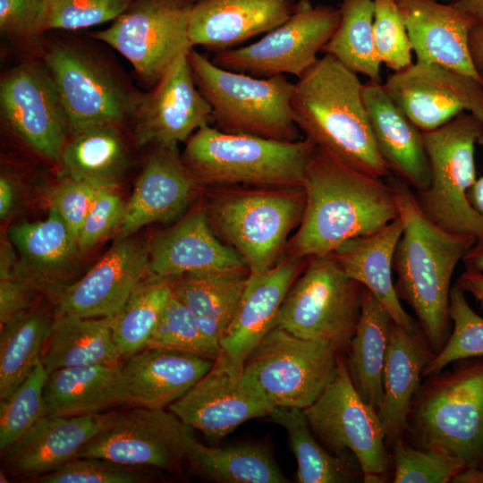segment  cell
<instances>
[{"mask_svg": "<svg viewBox=\"0 0 483 483\" xmlns=\"http://www.w3.org/2000/svg\"><path fill=\"white\" fill-rule=\"evenodd\" d=\"M305 206L293 238L294 257L331 254L352 238L377 232L399 217L383 178L364 174L316 146L307 166Z\"/></svg>", "mask_w": 483, "mask_h": 483, "instance_id": "obj_1", "label": "cell"}, {"mask_svg": "<svg viewBox=\"0 0 483 483\" xmlns=\"http://www.w3.org/2000/svg\"><path fill=\"white\" fill-rule=\"evenodd\" d=\"M402 225L393 258L397 275L394 289L414 311L435 353L446 343L453 327L449 297L453 273L476 236L447 232L419 208L411 188L391 174L386 177Z\"/></svg>", "mask_w": 483, "mask_h": 483, "instance_id": "obj_2", "label": "cell"}, {"mask_svg": "<svg viewBox=\"0 0 483 483\" xmlns=\"http://www.w3.org/2000/svg\"><path fill=\"white\" fill-rule=\"evenodd\" d=\"M357 73L324 55L293 83L292 118L318 147L369 175L390 170L377 149Z\"/></svg>", "mask_w": 483, "mask_h": 483, "instance_id": "obj_3", "label": "cell"}, {"mask_svg": "<svg viewBox=\"0 0 483 483\" xmlns=\"http://www.w3.org/2000/svg\"><path fill=\"white\" fill-rule=\"evenodd\" d=\"M408 443L483 467V357L424 377L406 418Z\"/></svg>", "mask_w": 483, "mask_h": 483, "instance_id": "obj_4", "label": "cell"}, {"mask_svg": "<svg viewBox=\"0 0 483 483\" xmlns=\"http://www.w3.org/2000/svg\"><path fill=\"white\" fill-rule=\"evenodd\" d=\"M316 145L219 131L209 124L186 140L182 161L195 181L302 188Z\"/></svg>", "mask_w": 483, "mask_h": 483, "instance_id": "obj_5", "label": "cell"}, {"mask_svg": "<svg viewBox=\"0 0 483 483\" xmlns=\"http://www.w3.org/2000/svg\"><path fill=\"white\" fill-rule=\"evenodd\" d=\"M41 59L62 103L70 136L102 123H130L140 91L89 44L55 39Z\"/></svg>", "mask_w": 483, "mask_h": 483, "instance_id": "obj_6", "label": "cell"}, {"mask_svg": "<svg viewBox=\"0 0 483 483\" xmlns=\"http://www.w3.org/2000/svg\"><path fill=\"white\" fill-rule=\"evenodd\" d=\"M195 83L221 131L298 140L291 114L293 83L284 74L258 78L218 67L194 47L188 55Z\"/></svg>", "mask_w": 483, "mask_h": 483, "instance_id": "obj_7", "label": "cell"}, {"mask_svg": "<svg viewBox=\"0 0 483 483\" xmlns=\"http://www.w3.org/2000/svg\"><path fill=\"white\" fill-rule=\"evenodd\" d=\"M482 131L483 122L465 112L421 131L430 182L414 192L415 199L424 215L447 232L476 237L483 233V218L467 199L477 180L475 145Z\"/></svg>", "mask_w": 483, "mask_h": 483, "instance_id": "obj_8", "label": "cell"}, {"mask_svg": "<svg viewBox=\"0 0 483 483\" xmlns=\"http://www.w3.org/2000/svg\"><path fill=\"white\" fill-rule=\"evenodd\" d=\"M340 352L275 326L247 357L242 380L272 408L304 409L335 379Z\"/></svg>", "mask_w": 483, "mask_h": 483, "instance_id": "obj_9", "label": "cell"}, {"mask_svg": "<svg viewBox=\"0 0 483 483\" xmlns=\"http://www.w3.org/2000/svg\"><path fill=\"white\" fill-rule=\"evenodd\" d=\"M363 291L332 254L309 257L283 301L275 326L303 339L328 341L343 352L354 335Z\"/></svg>", "mask_w": 483, "mask_h": 483, "instance_id": "obj_10", "label": "cell"}, {"mask_svg": "<svg viewBox=\"0 0 483 483\" xmlns=\"http://www.w3.org/2000/svg\"><path fill=\"white\" fill-rule=\"evenodd\" d=\"M303 411L313 434L327 451L356 458L365 483L387 481L392 456L378 415L355 389L342 352L335 379Z\"/></svg>", "mask_w": 483, "mask_h": 483, "instance_id": "obj_11", "label": "cell"}, {"mask_svg": "<svg viewBox=\"0 0 483 483\" xmlns=\"http://www.w3.org/2000/svg\"><path fill=\"white\" fill-rule=\"evenodd\" d=\"M196 0H134L108 28L90 33L124 56L153 87L176 60L193 48L189 21Z\"/></svg>", "mask_w": 483, "mask_h": 483, "instance_id": "obj_12", "label": "cell"}, {"mask_svg": "<svg viewBox=\"0 0 483 483\" xmlns=\"http://www.w3.org/2000/svg\"><path fill=\"white\" fill-rule=\"evenodd\" d=\"M339 7L299 0L292 15L261 39L246 47L217 52L212 62L225 70L254 77L302 76L336 30Z\"/></svg>", "mask_w": 483, "mask_h": 483, "instance_id": "obj_13", "label": "cell"}, {"mask_svg": "<svg viewBox=\"0 0 483 483\" xmlns=\"http://www.w3.org/2000/svg\"><path fill=\"white\" fill-rule=\"evenodd\" d=\"M0 114L8 129L36 154L52 163L61 162L70 133L41 58L24 61L2 75Z\"/></svg>", "mask_w": 483, "mask_h": 483, "instance_id": "obj_14", "label": "cell"}, {"mask_svg": "<svg viewBox=\"0 0 483 483\" xmlns=\"http://www.w3.org/2000/svg\"><path fill=\"white\" fill-rule=\"evenodd\" d=\"M192 428L164 409L133 407L115 412L76 457H95L131 467L172 470L185 459Z\"/></svg>", "mask_w": 483, "mask_h": 483, "instance_id": "obj_15", "label": "cell"}, {"mask_svg": "<svg viewBox=\"0 0 483 483\" xmlns=\"http://www.w3.org/2000/svg\"><path fill=\"white\" fill-rule=\"evenodd\" d=\"M305 206L302 192L245 193L217 202L214 218L220 232L243 258L249 274L267 271Z\"/></svg>", "mask_w": 483, "mask_h": 483, "instance_id": "obj_16", "label": "cell"}, {"mask_svg": "<svg viewBox=\"0 0 483 483\" xmlns=\"http://www.w3.org/2000/svg\"><path fill=\"white\" fill-rule=\"evenodd\" d=\"M383 87L421 131L465 111L483 122V83L458 71L415 62L389 74Z\"/></svg>", "mask_w": 483, "mask_h": 483, "instance_id": "obj_17", "label": "cell"}, {"mask_svg": "<svg viewBox=\"0 0 483 483\" xmlns=\"http://www.w3.org/2000/svg\"><path fill=\"white\" fill-rule=\"evenodd\" d=\"M187 55L150 90L140 93L130 121L137 146L186 141L212 121L211 107L195 83Z\"/></svg>", "mask_w": 483, "mask_h": 483, "instance_id": "obj_18", "label": "cell"}, {"mask_svg": "<svg viewBox=\"0 0 483 483\" xmlns=\"http://www.w3.org/2000/svg\"><path fill=\"white\" fill-rule=\"evenodd\" d=\"M242 369L218 356L212 369L168 406L182 422L219 440L243 422L273 409L242 380Z\"/></svg>", "mask_w": 483, "mask_h": 483, "instance_id": "obj_19", "label": "cell"}, {"mask_svg": "<svg viewBox=\"0 0 483 483\" xmlns=\"http://www.w3.org/2000/svg\"><path fill=\"white\" fill-rule=\"evenodd\" d=\"M149 247L131 237L117 241L86 275L53 297L54 315L114 316L148 275Z\"/></svg>", "mask_w": 483, "mask_h": 483, "instance_id": "obj_20", "label": "cell"}, {"mask_svg": "<svg viewBox=\"0 0 483 483\" xmlns=\"http://www.w3.org/2000/svg\"><path fill=\"white\" fill-rule=\"evenodd\" d=\"M215 361L192 352L145 347L121 363L117 404L168 407L204 377Z\"/></svg>", "mask_w": 483, "mask_h": 483, "instance_id": "obj_21", "label": "cell"}, {"mask_svg": "<svg viewBox=\"0 0 483 483\" xmlns=\"http://www.w3.org/2000/svg\"><path fill=\"white\" fill-rule=\"evenodd\" d=\"M416 55V62L439 64L483 83L469 47L476 21L453 4L438 0H396Z\"/></svg>", "mask_w": 483, "mask_h": 483, "instance_id": "obj_22", "label": "cell"}, {"mask_svg": "<svg viewBox=\"0 0 483 483\" xmlns=\"http://www.w3.org/2000/svg\"><path fill=\"white\" fill-rule=\"evenodd\" d=\"M115 233L117 241L144 225L177 216L188 204L195 180L177 144L153 145Z\"/></svg>", "mask_w": 483, "mask_h": 483, "instance_id": "obj_23", "label": "cell"}, {"mask_svg": "<svg viewBox=\"0 0 483 483\" xmlns=\"http://www.w3.org/2000/svg\"><path fill=\"white\" fill-rule=\"evenodd\" d=\"M114 414L44 416L2 452L4 466L12 474L32 478L51 472L75 458L111 422Z\"/></svg>", "mask_w": 483, "mask_h": 483, "instance_id": "obj_24", "label": "cell"}, {"mask_svg": "<svg viewBox=\"0 0 483 483\" xmlns=\"http://www.w3.org/2000/svg\"><path fill=\"white\" fill-rule=\"evenodd\" d=\"M293 0H196L189 21L192 47L232 49L284 22L293 13Z\"/></svg>", "mask_w": 483, "mask_h": 483, "instance_id": "obj_25", "label": "cell"}, {"mask_svg": "<svg viewBox=\"0 0 483 483\" xmlns=\"http://www.w3.org/2000/svg\"><path fill=\"white\" fill-rule=\"evenodd\" d=\"M362 98L381 157L390 172L415 191L430 182L421 131L386 92L383 83L362 85Z\"/></svg>", "mask_w": 483, "mask_h": 483, "instance_id": "obj_26", "label": "cell"}, {"mask_svg": "<svg viewBox=\"0 0 483 483\" xmlns=\"http://www.w3.org/2000/svg\"><path fill=\"white\" fill-rule=\"evenodd\" d=\"M233 269H247L243 258L214 236L201 209L159 235L149 247L148 275L156 277Z\"/></svg>", "mask_w": 483, "mask_h": 483, "instance_id": "obj_27", "label": "cell"}, {"mask_svg": "<svg viewBox=\"0 0 483 483\" xmlns=\"http://www.w3.org/2000/svg\"><path fill=\"white\" fill-rule=\"evenodd\" d=\"M298 269L299 264L292 258L264 273L249 274L238 311L220 342L219 356L243 368L249 354L275 326L280 307Z\"/></svg>", "mask_w": 483, "mask_h": 483, "instance_id": "obj_28", "label": "cell"}, {"mask_svg": "<svg viewBox=\"0 0 483 483\" xmlns=\"http://www.w3.org/2000/svg\"><path fill=\"white\" fill-rule=\"evenodd\" d=\"M9 236L24 264L15 268V277L52 298L68 284L69 264L80 250L76 238L54 208H49L44 220L13 225Z\"/></svg>", "mask_w": 483, "mask_h": 483, "instance_id": "obj_29", "label": "cell"}, {"mask_svg": "<svg viewBox=\"0 0 483 483\" xmlns=\"http://www.w3.org/2000/svg\"><path fill=\"white\" fill-rule=\"evenodd\" d=\"M435 354L421 328L409 332L393 321L383 374L384 399L377 413L387 448L404 437L411 399Z\"/></svg>", "mask_w": 483, "mask_h": 483, "instance_id": "obj_30", "label": "cell"}, {"mask_svg": "<svg viewBox=\"0 0 483 483\" xmlns=\"http://www.w3.org/2000/svg\"><path fill=\"white\" fill-rule=\"evenodd\" d=\"M402 232L398 217L376 233L346 241L331 254L349 277L377 297L394 323L415 332L419 324L402 308L392 275L394 253Z\"/></svg>", "mask_w": 483, "mask_h": 483, "instance_id": "obj_31", "label": "cell"}, {"mask_svg": "<svg viewBox=\"0 0 483 483\" xmlns=\"http://www.w3.org/2000/svg\"><path fill=\"white\" fill-rule=\"evenodd\" d=\"M248 277L247 269L188 273L170 278V287L208 338L220 346L238 311Z\"/></svg>", "mask_w": 483, "mask_h": 483, "instance_id": "obj_32", "label": "cell"}, {"mask_svg": "<svg viewBox=\"0 0 483 483\" xmlns=\"http://www.w3.org/2000/svg\"><path fill=\"white\" fill-rule=\"evenodd\" d=\"M113 317L54 315L41 357L47 374L64 368L122 362L113 338Z\"/></svg>", "mask_w": 483, "mask_h": 483, "instance_id": "obj_33", "label": "cell"}, {"mask_svg": "<svg viewBox=\"0 0 483 483\" xmlns=\"http://www.w3.org/2000/svg\"><path fill=\"white\" fill-rule=\"evenodd\" d=\"M392 323L388 311L364 287L360 315L346 365L355 389L377 413L384 399L383 374Z\"/></svg>", "mask_w": 483, "mask_h": 483, "instance_id": "obj_34", "label": "cell"}, {"mask_svg": "<svg viewBox=\"0 0 483 483\" xmlns=\"http://www.w3.org/2000/svg\"><path fill=\"white\" fill-rule=\"evenodd\" d=\"M123 125L102 123L71 135L60 162L66 176L117 187L131 162Z\"/></svg>", "mask_w": 483, "mask_h": 483, "instance_id": "obj_35", "label": "cell"}, {"mask_svg": "<svg viewBox=\"0 0 483 483\" xmlns=\"http://www.w3.org/2000/svg\"><path fill=\"white\" fill-rule=\"evenodd\" d=\"M121 363L64 368L49 373L44 390L45 416L98 413L117 404Z\"/></svg>", "mask_w": 483, "mask_h": 483, "instance_id": "obj_36", "label": "cell"}, {"mask_svg": "<svg viewBox=\"0 0 483 483\" xmlns=\"http://www.w3.org/2000/svg\"><path fill=\"white\" fill-rule=\"evenodd\" d=\"M185 460L195 470L217 482H289L262 445L241 443L213 447L199 443L193 436L188 443Z\"/></svg>", "mask_w": 483, "mask_h": 483, "instance_id": "obj_37", "label": "cell"}, {"mask_svg": "<svg viewBox=\"0 0 483 483\" xmlns=\"http://www.w3.org/2000/svg\"><path fill=\"white\" fill-rule=\"evenodd\" d=\"M271 419L283 427L288 435L292 451L298 469L296 481L299 483H347L363 479V473L353 455L336 456L327 451L309 427L303 409L275 407L269 415Z\"/></svg>", "mask_w": 483, "mask_h": 483, "instance_id": "obj_38", "label": "cell"}, {"mask_svg": "<svg viewBox=\"0 0 483 483\" xmlns=\"http://www.w3.org/2000/svg\"><path fill=\"white\" fill-rule=\"evenodd\" d=\"M53 318L31 309L0 326V400L8 398L41 362Z\"/></svg>", "mask_w": 483, "mask_h": 483, "instance_id": "obj_39", "label": "cell"}, {"mask_svg": "<svg viewBox=\"0 0 483 483\" xmlns=\"http://www.w3.org/2000/svg\"><path fill=\"white\" fill-rule=\"evenodd\" d=\"M339 9V25L321 52L353 72L381 82V62L373 37L374 0H342Z\"/></svg>", "mask_w": 483, "mask_h": 483, "instance_id": "obj_40", "label": "cell"}, {"mask_svg": "<svg viewBox=\"0 0 483 483\" xmlns=\"http://www.w3.org/2000/svg\"><path fill=\"white\" fill-rule=\"evenodd\" d=\"M170 294V278L148 275L113 317V338L123 360L147 346Z\"/></svg>", "mask_w": 483, "mask_h": 483, "instance_id": "obj_41", "label": "cell"}, {"mask_svg": "<svg viewBox=\"0 0 483 483\" xmlns=\"http://www.w3.org/2000/svg\"><path fill=\"white\" fill-rule=\"evenodd\" d=\"M449 315L453 324L451 334L425 366L422 378L441 372L454 361L483 357V318L471 309L465 292L456 284L450 291Z\"/></svg>", "mask_w": 483, "mask_h": 483, "instance_id": "obj_42", "label": "cell"}, {"mask_svg": "<svg viewBox=\"0 0 483 483\" xmlns=\"http://www.w3.org/2000/svg\"><path fill=\"white\" fill-rule=\"evenodd\" d=\"M146 347L183 351L212 360L221 353V347L208 338L191 311L172 291Z\"/></svg>", "mask_w": 483, "mask_h": 483, "instance_id": "obj_43", "label": "cell"}, {"mask_svg": "<svg viewBox=\"0 0 483 483\" xmlns=\"http://www.w3.org/2000/svg\"><path fill=\"white\" fill-rule=\"evenodd\" d=\"M48 374L40 362L18 388L0 402V450L24 436L42 417Z\"/></svg>", "mask_w": 483, "mask_h": 483, "instance_id": "obj_44", "label": "cell"}, {"mask_svg": "<svg viewBox=\"0 0 483 483\" xmlns=\"http://www.w3.org/2000/svg\"><path fill=\"white\" fill-rule=\"evenodd\" d=\"M394 483H448L465 464L455 458L399 439L392 447Z\"/></svg>", "mask_w": 483, "mask_h": 483, "instance_id": "obj_45", "label": "cell"}, {"mask_svg": "<svg viewBox=\"0 0 483 483\" xmlns=\"http://www.w3.org/2000/svg\"><path fill=\"white\" fill-rule=\"evenodd\" d=\"M373 37L377 55L387 68L400 71L412 62V46L396 0H374Z\"/></svg>", "mask_w": 483, "mask_h": 483, "instance_id": "obj_46", "label": "cell"}, {"mask_svg": "<svg viewBox=\"0 0 483 483\" xmlns=\"http://www.w3.org/2000/svg\"><path fill=\"white\" fill-rule=\"evenodd\" d=\"M134 0H49L45 32L77 30L114 21Z\"/></svg>", "mask_w": 483, "mask_h": 483, "instance_id": "obj_47", "label": "cell"}, {"mask_svg": "<svg viewBox=\"0 0 483 483\" xmlns=\"http://www.w3.org/2000/svg\"><path fill=\"white\" fill-rule=\"evenodd\" d=\"M140 467L95 457H75L56 470L32 478L38 483H140L148 477Z\"/></svg>", "mask_w": 483, "mask_h": 483, "instance_id": "obj_48", "label": "cell"}, {"mask_svg": "<svg viewBox=\"0 0 483 483\" xmlns=\"http://www.w3.org/2000/svg\"><path fill=\"white\" fill-rule=\"evenodd\" d=\"M116 188L101 186L98 189L78 236L80 251L90 250L119 226L125 205Z\"/></svg>", "mask_w": 483, "mask_h": 483, "instance_id": "obj_49", "label": "cell"}, {"mask_svg": "<svg viewBox=\"0 0 483 483\" xmlns=\"http://www.w3.org/2000/svg\"><path fill=\"white\" fill-rule=\"evenodd\" d=\"M49 0H0V33L3 38L34 39L45 32Z\"/></svg>", "mask_w": 483, "mask_h": 483, "instance_id": "obj_50", "label": "cell"}, {"mask_svg": "<svg viewBox=\"0 0 483 483\" xmlns=\"http://www.w3.org/2000/svg\"><path fill=\"white\" fill-rule=\"evenodd\" d=\"M100 187L67 177L49 193L50 207L56 210L76 240Z\"/></svg>", "mask_w": 483, "mask_h": 483, "instance_id": "obj_51", "label": "cell"}, {"mask_svg": "<svg viewBox=\"0 0 483 483\" xmlns=\"http://www.w3.org/2000/svg\"><path fill=\"white\" fill-rule=\"evenodd\" d=\"M14 275L0 278V326L32 309V290Z\"/></svg>", "mask_w": 483, "mask_h": 483, "instance_id": "obj_52", "label": "cell"}, {"mask_svg": "<svg viewBox=\"0 0 483 483\" xmlns=\"http://www.w3.org/2000/svg\"><path fill=\"white\" fill-rule=\"evenodd\" d=\"M465 292L473 296L483 309V273L465 268L460 275L456 283Z\"/></svg>", "mask_w": 483, "mask_h": 483, "instance_id": "obj_53", "label": "cell"}, {"mask_svg": "<svg viewBox=\"0 0 483 483\" xmlns=\"http://www.w3.org/2000/svg\"><path fill=\"white\" fill-rule=\"evenodd\" d=\"M469 47L477 70L483 72V25H476L470 33Z\"/></svg>", "mask_w": 483, "mask_h": 483, "instance_id": "obj_54", "label": "cell"}, {"mask_svg": "<svg viewBox=\"0 0 483 483\" xmlns=\"http://www.w3.org/2000/svg\"><path fill=\"white\" fill-rule=\"evenodd\" d=\"M465 268L483 273V233L477 236L474 244L462 258Z\"/></svg>", "mask_w": 483, "mask_h": 483, "instance_id": "obj_55", "label": "cell"}, {"mask_svg": "<svg viewBox=\"0 0 483 483\" xmlns=\"http://www.w3.org/2000/svg\"><path fill=\"white\" fill-rule=\"evenodd\" d=\"M477 144L483 148V131ZM467 199L472 208L483 218V176L477 178L467 192Z\"/></svg>", "mask_w": 483, "mask_h": 483, "instance_id": "obj_56", "label": "cell"}, {"mask_svg": "<svg viewBox=\"0 0 483 483\" xmlns=\"http://www.w3.org/2000/svg\"><path fill=\"white\" fill-rule=\"evenodd\" d=\"M14 200V186L11 180L5 175L0 178V216L6 217L9 214Z\"/></svg>", "mask_w": 483, "mask_h": 483, "instance_id": "obj_57", "label": "cell"}, {"mask_svg": "<svg viewBox=\"0 0 483 483\" xmlns=\"http://www.w3.org/2000/svg\"><path fill=\"white\" fill-rule=\"evenodd\" d=\"M453 4L470 15L477 25H483V0H456Z\"/></svg>", "mask_w": 483, "mask_h": 483, "instance_id": "obj_58", "label": "cell"}, {"mask_svg": "<svg viewBox=\"0 0 483 483\" xmlns=\"http://www.w3.org/2000/svg\"><path fill=\"white\" fill-rule=\"evenodd\" d=\"M451 483H483V467H466L451 479Z\"/></svg>", "mask_w": 483, "mask_h": 483, "instance_id": "obj_59", "label": "cell"}, {"mask_svg": "<svg viewBox=\"0 0 483 483\" xmlns=\"http://www.w3.org/2000/svg\"><path fill=\"white\" fill-rule=\"evenodd\" d=\"M481 76H482V79H483V72H481Z\"/></svg>", "mask_w": 483, "mask_h": 483, "instance_id": "obj_60", "label": "cell"}]
</instances>
